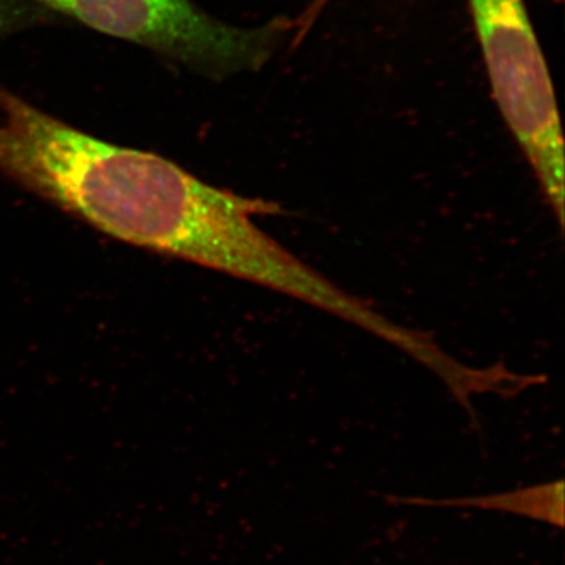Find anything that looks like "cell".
Here are the masks:
<instances>
[{
  "mask_svg": "<svg viewBox=\"0 0 565 565\" xmlns=\"http://www.w3.org/2000/svg\"><path fill=\"white\" fill-rule=\"evenodd\" d=\"M40 13H46V11L24 0H0V35L29 24Z\"/></svg>",
  "mask_w": 565,
  "mask_h": 565,
  "instance_id": "5b68a950",
  "label": "cell"
},
{
  "mask_svg": "<svg viewBox=\"0 0 565 565\" xmlns=\"http://www.w3.org/2000/svg\"><path fill=\"white\" fill-rule=\"evenodd\" d=\"M494 102L564 226V141L555 88L523 0H468Z\"/></svg>",
  "mask_w": 565,
  "mask_h": 565,
  "instance_id": "3957f363",
  "label": "cell"
},
{
  "mask_svg": "<svg viewBox=\"0 0 565 565\" xmlns=\"http://www.w3.org/2000/svg\"><path fill=\"white\" fill-rule=\"evenodd\" d=\"M327 0H315L313 7H311L310 10L307 11L308 17L311 18V20H315L316 17H318L319 13H321V10L323 7H326Z\"/></svg>",
  "mask_w": 565,
  "mask_h": 565,
  "instance_id": "8992f818",
  "label": "cell"
},
{
  "mask_svg": "<svg viewBox=\"0 0 565 565\" xmlns=\"http://www.w3.org/2000/svg\"><path fill=\"white\" fill-rule=\"evenodd\" d=\"M0 174L125 243L255 282L385 337L390 321L255 223L278 204L96 139L0 84Z\"/></svg>",
  "mask_w": 565,
  "mask_h": 565,
  "instance_id": "6da1fadb",
  "label": "cell"
},
{
  "mask_svg": "<svg viewBox=\"0 0 565 565\" xmlns=\"http://www.w3.org/2000/svg\"><path fill=\"white\" fill-rule=\"evenodd\" d=\"M104 33L147 47L212 79L262 68L294 25L234 28L193 0H24Z\"/></svg>",
  "mask_w": 565,
  "mask_h": 565,
  "instance_id": "7a4b0ae2",
  "label": "cell"
},
{
  "mask_svg": "<svg viewBox=\"0 0 565 565\" xmlns=\"http://www.w3.org/2000/svg\"><path fill=\"white\" fill-rule=\"evenodd\" d=\"M401 504L424 508H467L481 511L503 512L525 516L534 522L556 527L564 526V481L525 487L512 492L482 494V497L451 498V500H427V498H397Z\"/></svg>",
  "mask_w": 565,
  "mask_h": 565,
  "instance_id": "277c9868",
  "label": "cell"
}]
</instances>
